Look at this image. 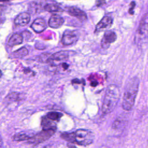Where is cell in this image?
Wrapping results in <instances>:
<instances>
[{"mask_svg":"<svg viewBox=\"0 0 148 148\" xmlns=\"http://www.w3.org/2000/svg\"><path fill=\"white\" fill-rule=\"evenodd\" d=\"M66 10L69 14L76 17L81 21H85L87 19L86 13L83 10L76 6H68L66 8Z\"/></svg>","mask_w":148,"mask_h":148,"instance_id":"cell-10","label":"cell"},{"mask_svg":"<svg viewBox=\"0 0 148 148\" xmlns=\"http://www.w3.org/2000/svg\"><path fill=\"white\" fill-rule=\"evenodd\" d=\"M23 41V36L20 34H13L8 40V45L10 47H13L14 46L19 45L22 43Z\"/></svg>","mask_w":148,"mask_h":148,"instance_id":"cell-16","label":"cell"},{"mask_svg":"<svg viewBox=\"0 0 148 148\" xmlns=\"http://www.w3.org/2000/svg\"><path fill=\"white\" fill-rule=\"evenodd\" d=\"M139 79L134 76L127 82L125 86L122 107L124 110L129 111L133 107L138 92Z\"/></svg>","mask_w":148,"mask_h":148,"instance_id":"cell-1","label":"cell"},{"mask_svg":"<svg viewBox=\"0 0 148 148\" xmlns=\"http://www.w3.org/2000/svg\"><path fill=\"white\" fill-rule=\"evenodd\" d=\"M25 95L23 93L17 92H13L9 94L5 98V101L8 103L19 102L23 101L25 98Z\"/></svg>","mask_w":148,"mask_h":148,"instance_id":"cell-15","label":"cell"},{"mask_svg":"<svg viewBox=\"0 0 148 148\" xmlns=\"http://www.w3.org/2000/svg\"><path fill=\"white\" fill-rule=\"evenodd\" d=\"M49 119L55 122L58 121L62 116V114L58 112H49L45 115Z\"/></svg>","mask_w":148,"mask_h":148,"instance_id":"cell-21","label":"cell"},{"mask_svg":"<svg viewBox=\"0 0 148 148\" xmlns=\"http://www.w3.org/2000/svg\"><path fill=\"white\" fill-rule=\"evenodd\" d=\"M113 19L110 16H104L96 25L94 33L98 34L103 31H106L112 26Z\"/></svg>","mask_w":148,"mask_h":148,"instance_id":"cell-7","label":"cell"},{"mask_svg":"<svg viewBox=\"0 0 148 148\" xmlns=\"http://www.w3.org/2000/svg\"><path fill=\"white\" fill-rule=\"evenodd\" d=\"M34 135L31 134H28L27 132H20L18 133H16L14 134L12 139L14 141H23V140H28L31 137H32Z\"/></svg>","mask_w":148,"mask_h":148,"instance_id":"cell-19","label":"cell"},{"mask_svg":"<svg viewBox=\"0 0 148 148\" xmlns=\"http://www.w3.org/2000/svg\"><path fill=\"white\" fill-rule=\"evenodd\" d=\"M117 39L116 34L111 30H108L105 32L104 35L101 40V46L103 49L108 48L110 44L116 41Z\"/></svg>","mask_w":148,"mask_h":148,"instance_id":"cell-9","label":"cell"},{"mask_svg":"<svg viewBox=\"0 0 148 148\" xmlns=\"http://www.w3.org/2000/svg\"><path fill=\"white\" fill-rule=\"evenodd\" d=\"M69 58V52L66 50H61L50 54L46 63L49 64L51 66H57L65 62Z\"/></svg>","mask_w":148,"mask_h":148,"instance_id":"cell-5","label":"cell"},{"mask_svg":"<svg viewBox=\"0 0 148 148\" xmlns=\"http://www.w3.org/2000/svg\"><path fill=\"white\" fill-rule=\"evenodd\" d=\"M148 39V13L142 18L136 30L135 40L137 44L142 45Z\"/></svg>","mask_w":148,"mask_h":148,"instance_id":"cell-4","label":"cell"},{"mask_svg":"<svg viewBox=\"0 0 148 148\" xmlns=\"http://www.w3.org/2000/svg\"><path fill=\"white\" fill-rule=\"evenodd\" d=\"M31 28L35 32L39 34L46 29L47 25L44 19L42 18H37L31 24Z\"/></svg>","mask_w":148,"mask_h":148,"instance_id":"cell-12","label":"cell"},{"mask_svg":"<svg viewBox=\"0 0 148 148\" xmlns=\"http://www.w3.org/2000/svg\"><path fill=\"white\" fill-rule=\"evenodd\" d=\"M46 3V0H35L30 3L29 10L31 13H39L44 10V7Z\"/></svg>","mask_w":148,"mask_h":148,"instance_id":"cell-11","label":"cell"},{"mask_svg":"<svg viewBox=\"0 0 148 148\" xmlns=\"http://www.w3.org/2000/svg\"><path fill=\"white\" fill-rule=\"evenodd\" d=\"M43 148H46V147H43Z\"/></svg>","mask_w":148,"mask_h":148,"instance_id":"cell-29","label":"cell"},{"mask_svg":"<svg viewBox=\"0 0 148 148\" xmlns=\"http://www.w3.org/2000/svg\"><path fill=\"white\" fill-rule=\"evenodd\" d=\"M61 137L66 141L84 146L91 144L95 138L93 132L85 129H79L70 133H63Z\"/></svg>","mask_w":148,"mask_h":148,"instance_id":"cell-2","label":"cell"},{"mask_svg":"<svg viewBox=\"0 0 148 148\" xmlns=\"http://www.w3.org/2000/svg\"><path fill=\"white\" fill-rule=\"evenodd\" d=\"M56 129H49L42 130L40 132L34 135L31 137L27 142L32 145H38L41 143L51 138L55 133Z\"/></svg>","mask_w":148,"mask_h":148,"instance_id":"cell-6","label":"cell"},{"mask_svg":"<svg viewBox=\"0 0 148 148\" xmlns=\"http://www.w3.org/2000/svg\"><path fill=\"white\" fill-rule=\"evenodd\" d=\"M31 20V16L28 12H23L18 14L14 20V23L19 26H25Z\"/></svg>","mask_w":148,"mask_h":148,"instance_id":"cell-13","label":"cell"},{"mask_svg":"<svg viewBox=\"0 0 148 148\" xmlns=\"http://www.w3.org/2000/svg\"><path fill=\"white\" fill-rule=\"evenodd\" d=\"M4 10H5V6L3 5H0V20L2 18V17L3 16V13L4 12Z\"/></svg>","mask_w":148,"mask_h":148,"instance_id":"cell-24","label":"cell"},{"mask_svg":"<svg viewBox=\"0 0 148 148\" xmlns=\"http://www.w3.org/2000/svg\"><path fill=\"white\" fill-rule=\"evenodd\" d=\"M0 148H5L4 145H3V142L2 138L1 135H0Z\"/></svg>","mask_w":148,"mask_h":148,"instance_id":"cell-25","label":"cell"},{"mask_svg":"<svg viewBox=\"0 0 148 148\" xmlns=\"http://www.w3.org/2000/svg\"><path fill=\"white\" fill-rule=\"evenodd\" d=\"M64 23V20L62 17L58 15H52L48 22L50 27L52 28H58L62 25Z\"/></svg>","mask_w":148,"mask_h":148,"instance_id":"cell-14","label":"cell"},{"mask_svg":"<svg viewBox=\"0 0 148 148\" xmlns=\"http://www.w3.org/2000/svg\"><path fill=\"white\" fill-rule=\"evenodd\" d=\"M12 0H0V2H9Z\"/></svg>","mask_w":148,"mask_h":148,"instance_id":"cell-27","label":"cell"},{"mask_svg":"<svg viewBox=\"0 0 148 148\" xmlns=\"http://www.w3.org/2000/svg\"><path fill=\"white\" fill-rule=\"evenodd\" d=\"M120 96V90L116 85L110 84L108 86L102 106V112L103 114H109L115 109L119 101Z\"/></svg>","mask_w":148,"mask_h":148,"instance_id":"cell-3","label":"cell"},{"mask_svg":"<svg viewBox=\"0 0 148 148\" xmlns=\"http://www.w3.org/2000/svg\"><path fill=\"white\" fill-rule=\"evenodd\" d=\"M97 84H98V82H96L95 80H93V81H92L91 83V85L92 86H93V87L96 86L97 85Z\"/></svg>","mask_w":148,"mask_h":148,"instance_id":"cell-26","label":"cell"},{"mask_svg":"<svg viewBox=\"0 0 148 148\" xmlns=\"http://www.w3.org/2000/svg\"><path fill=\"white\" fill-rule=\"evenodd\" d=\"M44 10L49 12H62L63 9L56 3H47L44 7Z\"/></svg>","mask_w":148,"mask_h":148,"instance_id":"cell-20","label":"cell"},{"mask_svg":"<svg viewBox=\"0 0 148 148\" xmlns=\"http://www.w3.org/2000/svg\"><path fill=\"white\" fill-rule=\"evenodd\" d=\"M104 3H105V0H97L96 1V5L98 7H100L102 6Z\"/></svg>","mask_w":148,"mask_h":148,"instance_id":"cell-23","label":"cell"},{"mask_svg":"<svg viewBox=\"0 0 148 148\" xmlns=\"http://www.w3.org/2000/svg\"><path fill=\"white\" fill-rule=\"evenodd\" d=\"M41 126L43 130L56 129V123L54 121L49 119L46 116H44L42 117Z\"/></svg>","mask_w":148,"mask_h":148,"instance_id":"cell-17","label":"cell"},{"mask_svg":"<svg viewBox=\"0 0 148 148\" xmlns=\"http://www.w3.org/2000/svg\"><path fill=\"white\" fill-rule=\"evenodd\" d=\"M28 54V51L27 49L25 47H23L12 52L10 54V57L14 58H21L25 57Z\"/></svg>","mask_w":148,"mask_h":148,"instance_id":"cell-18","label":"cell"},{"mask_svg":"<svg viewBox=\"0 0 148 148\" xmlns=\"http://www.w3.org/2000/svg\"><path fill=\"white\" fill-rule=\"evenodd\" d=\"M78 40V35L75 31H65L61 38V42L64 45L69 46L75 44Z\"/></svg>","mask_w":148,"mask_h":148,"instance_id":"cell-8","label":"cell"},{"mask_svg":"<svg viewBox=\"0 0 148 148\" xmlns=\"http://www.w3.org/2000/svg\"><path fill=\"white\" fill-rule=\"evenodd\" d=\"M2 71L0 69V78L2 77Z\"/></svg>","mask_w":148,"mask_h":148,"instance_id":"cell-28","label":"cell"},{"mask_svg":"<svg viewBox=\"0 0 148 148\" xmlns=\"http://www.w3.org/2000/svg\"><path fill=\"white\" fill-rule=\"evenodd\" d=\"M135 3L134 2H132L131 3V6H130V8L129 9V13L131 14H134V9L135 8Z\"/></svg>","mask_w":148,"mask_h":148,"instance_id":"cell-22","label":"cell"}]
</instances>
